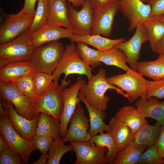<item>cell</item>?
Instances as JSON below:
<instances>
[{
  "mask_svg": "<svg viewBox=\"0 0 164 164\" xmlns=\"http://www.w3.org/2000/svg\"><path fill=\"white\" fill-rule=\"evenodd\" d=\"M106 71L101 68L88 82L80 87L78 95L83 96L86 102L98 109L105 111L110 97L105 95L109 89L114 90L118 94L127 98L125 93L116 86L110 83L106 79Z\"/></svg>",
  "mask_w": 164,
  "mask_h": 164,
  "instance_id": "1",
  "label": "cell"
},
{
  "mask_svg": "<svg viewBox=\"0 0 164 164\" xmlns=\"http://www.w3.org/2000/svg\"><path fill=\"white\" fill-rule=\"evenodd\" d=\"M70 82V80L67 81L64 79L60 84L53 81L47 90L33 103L34 114L36 115L44 113L59 119L63 108L64 89Z\"/></svg>",
  "mask_w": 164,
  "mask_h": 164,
  "instance_id": "2",
  "label": "cell"
},
{
  "mask_svg": "<svg viewBox=\"0 0 164 164\" xmlns=\"http://www.w3.org/2000/svg\"><path fill=\"white\" fill-rule=\"evenodd\" d=\"M125 73L106 77L110 83L125 92L130 104L133 103L139 97L146 99L149 81L137 71L130 68Z\"/></svg>",
  "mask_w": 164,
  "mask_h": 164,
  "instance_id": "3",
  "label": "cell"
},
{
  "mask_svg": "<svg viewBox=\"0 0 164 164\" xmlns=\"http://www.w3.org/2000/svg\"><path fill=\"white\" fill-rule=\"evenodd\" d=\"M65 48L58 40L36 47L30 60L36 71L52 74L58 66Z\"/></svg>",
  "mask_w": 164,
  "mask_h": 164,
  "instance_id": "4",
  "label": "cell"
},
{
  "mask_svg": "<svg viewBox=\"0 0 164 164\" xmlns=\"http://www.w3.org/2000/svg\"><path fill=\"white\" fill-rule=\"evenodd\" d=\"M92 68L85 63L80 56L74 43L67 44L62 59L55 70L52 74L53 81L58 82L62 74H64L66 80L70 74H77L86 75L89 80L93 75Z\"/></svg>",
  "mask_w": 164,
  "mask_h": 164,
  "instance_id": "5",
  "label": "cell"
},
{
  "mask_svg": "<svg viewBox=\"0 0 164 164\" xmlns=\"http://www.w3.org/2000/svg\"><path fill=\"white\" fill-rule=\"evenodd\" d=\"M29 28L21 35L0 45V57L12 62L30 61L35 47L29 38Z\"/></svg>",
  "mask_w": 164,
  "mask_h": 164,
  "instance_id": "6",
  "label": "cell"
},
{
  "mask_svg": "<svg viewBox=\"0 0 164 164\" xmlns=\"http://www.w3.org/2000/svg\"><path fill=\"white\" fill-rule=\"evenodd\" d=\"M34 15L19 12L6 15L0 27V44L7 43L21 35L30 28Z\"/></svg>",
  "mask_w": 164,
  "mask_h": 164,
  "instance_id": "7",
  "label": "cell"
},
{
  "mask_svg": "<svg viewBox=\"0 0 164 164\" xmlns=\"http://www.w3.org/2000/svg\"><path fill=\"white\" fill-rule=\"evenodd\" d=\"M0 132L8 142L9 147L20 155L23 162L28 163L30 155L35 150L31 141L23 138L14 129L7 113L0 116Z\"/></svg>",
  "mask_w": 164,
  "mask_h": 164,
  "instance_id": "8",
  "label": "cell"
},
{
  "mask_svg": "<svg viewBox=\"0 0 164 164\" xmlns=\"http://www.w3.org/2000/svg\"><path fill=\"white\" fill-rule=\"evenodd\" d=\"M0 95L1 101H7L10 102L16 111L23 117L31 120L38 114L36 115L33 112V102L24 95L14 83H0Z\"/></svg>",
  "mask_w": 164,
  "mask_h": 164,
  "instance_id": "9",
  "label": "cell"
},
{
  "mask_svg": "<svg viewBox=\"0 0 164 164\" xmlns=\"http://www.w3.org/2000/svg\"><path fill=\"white\" fill-rule=\"evenodd\" d=\"M87 83L85 79L79 76L75 83L69 87H66L64 89L63 108L59 119L60 135L61 137L65 136L70 118L77 104L81 101L78 96L79 90L83 85Z\"/></svg>",
  "mask_w": 164,
  "mask_h": 164,
  "instance_id": "10",
  "label": "cell"
},
{
  "mask_svg": "<svg viewBox=\"0 0 164 164\" xmlns=\"http://www.w3.org/2000/svg\"><path fill=\"white\" fill-rule=\"evenodd\" d=\"M69 122V127L62 138L64 143L72 141L86 142L90 139L91 137L88 132L90 128V119L86 116L80 102L77 104Z\"/></svg>",
  "mask_w": 164,
  "mask_h": 164,
  "instance_id": "11",
  "label": "cell"
},
{
  "mask_svg": "<svg viewBox=\"0 0 164 164\" xmlns=\"http://www.w3.org/2000/svg\"><path fill=\"white\" fill-rule=\"evenodd\" d=\"M149 41L146 30L142 24L138 26L132 37L127 41L118 43L113 47L122 50L127 58V63L130 68L136 71L137 64L140 58L142 45Z\"/></svg>",
  "mask_w": 164,
  "mask_h": 164,
  "instance_id": "12",
  "label": "cell"
},
{
  "mask_svg": "<svg viewBox=\"0 0 164 164\" xmlns=\"http://www.w3.org/2000/svg\"><path fill=\"white\" fill-rule=\"evenodd\" d=\"M68 17L73 33L91 34L93 22V12L90 0H85L79 11L67 3Z\"/></svg>",
  "mask_w": 164,
  "mask_h": 164,
  "instance_id": "13",
  "label": "cell"
},
{
  "mask_svg": "<svg viewBox=\"0 0 164 164\" xmlns=\"http://www.w3.org/2000/svg\"><path fill=\"white\" fill-rule=\"evenodd\" d=\"M76 154V160L74 164H107L105 158L107 149L99 147L91 144L89 141H70Z\"/></svg>",
  "mask_w": 164,
  "mask_h": 164,
  "instance_id": "14",
  "label": "cell"
},
{
  "mask_svg": "<svg viewBox=\"0 0 164 164\" xmlns=\"http://www.w3.org/2000/svg\"><path fill=\"white\" fill-rule=\"evenodd\" d=\"M120 9L129 22L128 30L132 31L150 16V7L141 0H120Z\"/></svg>",
  "mask_w": 164,
  "mask_h": 164,
  "instance_id": "15",
  "label": "cell"
},
{
  "mask_svg": "<svg viewBox=\"0 0 164 164\" xmlns=\"http://www.w3.org/2000/svg\"><path fill=\"white\" fill-rule=\"evenodd\" d=\"M1 102L4 107L9 122L14 129L23 138L31 141L35 135L38 117L40 114L32 119H28L19 115L9 101H5Z\"/></svg>",
  "mask_w": 164,
  "mask_h": 164,
  "instance_id": "16",
  "label": "cell"
},
{
  "mask_svg": "<svg viewBox=\"0 0 164 164\" xmlns=\"http://www.w3.org/2000/svg\"><path fill=\"white\" fill-rule=\"evenodd\" d=\"M72 29L60 26L45 25L38 30L30 33L31 41L35 47L63 38L70 39L73 34Z\"/></svg>",
  "mask_w": 164,
  "mask_h": 164,
  "instance_id": "17",
  "label": "cell"
},
{
  "mask_svg": "<svg viewBox=\"0 0 164 164\" xmlns=\"http://www.w3.org/2000/svg\"><path fill=\"white\" fill-rule=\"evenodd\" d=\"M35 71V69L30 61L10 63L0 68V83H13L19 79Z\"/></svg>",
  "mask_w": 164,
  "mask_h": 164,
  "instance_id": "18",
  "label": "cell"
},
{
  "mask_svg": "<svg viewBox=\"0 0 164 164\" xmlns=\"http://www.w3.org/2000/svg\"><path fill=\"white\" fill-rule=\"evenodd\" d=\"M135 101V106L142 116L156 120V124L164 125V101L151 96L148 100L139 97Z\"/></svg>",
  "mask_w": 164,
  "mask_h": 164,
  "instance_id": "19",
  "label": "cell"
},
{
  "mask_svg": "<svg viewBox=\"0 0 164 164\" xmlns=\"http://www.w3.org/2000/svg\"><path fill=\"white\" fill-rule=\"evenodd\" d=\"M49 14L46 25L72 29L68 17L66 0H48Z\"/></svg>",
  "mask_w": 164,
  "mask_h": 164,
  "instance_id": "20",
  "label": "cell"
},
{
  "mask_svg": "<svg viewBox=\"0 0 164 164\" xmlns=\"http://www.w3.org/2000/svg\"><path fill=\"white\" fill-rule=\"evenodd\" d=\"M120 1L117 2L104 11L92 26L91 34L110 36L113 30L115 16L120 10Z\"/></svg>",
  "mask_w": 164,
  "mask_h": 164,
  "instance_id": "21",
  "label": "cell"
},
{
  "mask_svg": "<svg viewBox=\"0 0 164 164\" xmlns=\"http://www.w3.org/2000/svg\"><path fill=\"white\" fill-rule=\"evenodd\" d=\"M71 42H82L93 46L101 51L113 48L115 45L126 41L123 37L112 39L99 34H78L73 33L69 39Z\"/></svg>",
  "mask_w": 164,
  "mask_h": 164,
  "instance_id": "22",
  "label": "cell"
},
{
  "mask_svg": "<svg viewBox=\"0 0 164 164\" xmlns=\"http://www.w3.org/2000/svg\"><path fill=\"white\" fill-rule=\"evenodd\" d=\"M114 117L120 122L129 127L135 133L143 125L148 123L136 108L130 105H125L120 108Z\"/></svg>",
  "mask_w": 164,
  "mask_h": 164,
  "instance_id": "23",
  "label": "cell"
},
{
  "mask_svg": "<svg viewBox=\"0 0 164 164\" xmlns=\"http://www.w3.org/2000/svg\"><path fill=\"white\" fill-rule=\"evenodd\" d=\"M108 125L119 150L134 142L135 133L129 127L118 121L114 117L111 119Z\"/></svg>",
  "mask_w": 164,
  "mask_h": 164,
  "instance_id": "24",
  "label": "cell"
},
{
  "mask_svg": "<svg viewBox=\"0 0 164 164\" xmlns=\"http://www.w3.org/2000/svg\"><path fill=\"white\" fill-rule=\"evenodd\" d=\"M81 101L85 104L89 116L90 128L88 133L91 137L103 131H110L109 125H106L104 121L106 114L105 111L97 108L89 104L84 97L78 95Z\"/></svg>",
  "mask_w": 164,
  "mask_h": 164,
  "instance_id": "25",
  "label": "cell"
},
{
  "mask_svg": "<svg viewBox=\"0 0 164 164\" xmlns=\"http://www.w3.org/2000/svg\"><path fill=\"white\" fill-rule=\"evenodd\" d=\"M136 69L138 72L154 81L164 79V56L159 55L154 60L138 61Z\"/></svg>",
  "mask_w": 164,
  "mask_h": 164,
  "instance_id": "26",
  "label": "cell"
},
{
  "mask_svg": "<svg viewBox=\"0 0 164 164\" xmlns=\"http://www.w3.org/2000/svg\"><path fill=\"white\" fill-rule=\"evenodd\" d=\"M162 15L150 16L142 23L148 35L150 48L154 53L157 45L164 37V22Z\"/></svg>",
  "mask_w": 164,
  "mask_h": 164,
  "instance_id": "27",
  "label": "cell"
},
{
  "mask_svg": "<svg viewBox=\"0 0 164 164\" xmlns=\"http://www.w3.org/2000/svg\"><path fill=\"white\" fill-rule=\"evenodd\" d=\"M99 135H95L89 141L91 144L99 147H105L107 152L105 158L109 164H113L119 149L117 147L111 132H104V131L100 132Z\"/></svg>",
  "mask_w": 164,
  "mask_h": 164,
  "instance_id": "28",
  "label": "cell"
},
{
  "mask_svg": "<svg viewBox=\"0 0 164 164\" xmlns=\"http://www.w3.org/2000/svg\"><path fill=\"white\" fill-rule=\"evenodd\" d=\"M60 120L45 113L39 114L36 124L35 134L49 135L54 139L60 135Z\"/></svg>",
  "mask_w": 164,
  "mask_h": 164,
  "instance_id": "29",
  "label": "cell"
},
{
  "mask_svg": "<svg viewBox=\"0 0 164 164\" xmlns=\"http://www.w3.org/2000/svg\"><path fill=\"white\" fill-rule=\"evenodd\" d=\"M162 125L146 123L135 133L134 143L147 148L154 145L160 134Z\"/></svg>",
  "mask_w": 164,
  "mask_h": 164,
  "instance_id": "30",
  "label": "cell"
},
{
  "mask_svg": "<svg viewBox=\"0 0 164 164\" xmlns=\"http://www.w3.org/2000/svg\"><path fill=\"white\" fill-rule=\"evenodd\" d=\"M147 148L135 143L119 150L113 164H137L144 151Z\"/></svg>",
  "mask_w": 164,
  "mask_h": 164,
  "instance_id": "31",
  "label": "cell"
},
{
  "mask_svg": "<svg viewBox=\"0 0 164 164\" xmlns=\"http://www.w3.org/2000/svg\"><path fill=\"white\" fill-rule=\"evenodd\" d=\"M99 60L106 65L116 66L126 72L130 68L126 64L127 61L125 54L116 48L101 51Z\"/></svg>",
  "mask_w": 164,
  "mask_h": 164,
  "instance_id": "32",
  "label": "cell"
},
{
  "mask_svg": "<svg viewBox=\"0 0 164 164\" xmlns=\"http://www.w3.org/2000/svg\"><path fill=\"white\" fill-rule=\"evenodd\" d=\"M61 138L60 136L52 142L48 153L46 164H58L64 154L69 151H74L71 145H65Z\"/></svg>",
  "mask_w": 164,
  "mask_h": 164,
  "instance_id": "33",
  "label": "cell"
},
{
  "mask_svg": "<svg viewBox=\"0 0 164 164\" xmlns=\"http://www.w3.org/2000/svg\"><path fill=\"white\" fill-rule=\"evenodd\" d=\"M76 45L78 53L85 63L92 68L101 65V62L99 60L101 51L92 49L82 42L77 43Z\"/></svg>",
  "mask_w": 164,
  "mask_h": 164,
  "instance_id": "34",
  "label": "cell"
},
{
  "mask_svg": "<svg viewBox=\"0 0 164 164\" xmlns=\"http://www.w3.org/2000/svg\"><path fill=\"white\" fill-rule=\"evenodd\" d=\"M34 19L29 28L30 33L38 30L46 24L49 14L48 0H38Z\"/></svg>",
  "mask_w": 164,
  "mask_h": 164,
  "instance_id": "35",
  "label": "cell"
},
{
  "mask_svg": "<svg viewBox=\"0 0 164 164\" xmlns=\"http://www.w3.org/2000/svg\"><path fill=\"white\" fill-rule=\"evenodd\" d=\"M33 81L36 99L45 92L53 81L52 74L35 71L33 75Z\"/></svg>",
  "mask_w": 164,
  "mask_h": 164,
  "instance_id": "36",
  "label": "cell"
},
{
  "mask_svg": "<svg viewBox=\"0 0 164 164\" xmlns=\"http://www.w3.org/2000/svg\"><path fill=\"white\" fill-rule=\"evenodd\" d=\"M33 73L26 76L13 83L24 95L33 102L36 99L33 81Z\"/></svg>",
  "mask_w": 164,
  "mask_h": 164,
  "instance_id": "37",
  "label": "cell"
},
{
  "mask_svg": "<svg viewBox=\"0 0 164 164\" xmlns=\"http://www.w3.org/2000/svg\"><path fill=\"white\" fill-rule=\"evenodd\" d=\"M139 164H164V159L159 155L155 145L147 148L141 155Z\"/></svg>",
  "mask_w": 164,
  "mask_h": 164,
  "instance_id": "38",
  "label": "cell"
},
{
  "mask_svg": "<svg viewBox=\"0 0 164 164\" xmlns=\"http://www.w3.org/2000/svg\"><path fill=\"white\" fill-rule=\"evenodd\" d=\"M53 139L43 134H35L31 141L35 150L38 149L41 153H47Z\"/></svg>",
  "mask_w": 164,
  "mask_h": 164,
  "instance_id": "39",
  "label": "cell"
},
{
  "mask_svg": "<svg viewBox=\"0 0 164 164\" xmlns=\"http://www.w3.org/2000/svg\"><path fill=\"white\" fill-rule=\"evenodd\" d=\"M120 1V0H90L93 12V25L102 12Z\"/></svg>",
  "mask_w": 164,
  "mask_h": 164,
  "instance_id": "40",
  "label": "cell"
},
{
  "mask_svg": "<svg viewBox=\"0 0 164 164\" xmlns=\"http://www.w3.org/2000/svg\"><path fill=\"white\" fill-rule=\"evenodd\" d=\"M24 163L20 155L10 147L5 150L0 152V164Z\"/></svg>",
  "mask_w": 164,
  "mask_h": 164,
  "instance_id": "41",
  "label": "cell"
},
{
  "mask_svg": "<svg viewBox=\"0 0 164 164\" xmlns=\"http://www.w3.org/2000/svg\"><path fill=\"white\" fill-rule=\"evenodd\" d=\"M153 96L158 99L164 98V79L157 81H149L146 99Z\"/></svg>",
  "mask_w": 164,
  "mask_h": 164,
  "instance_id": "42",
  "label": "cell"
},
{
  "mask_svg": "<svg viewBox=\"0 0 164 164\" xmlns=\"http://www.w3.org/2000/svg\"><path fill=\"white\" fill-rule=\"evenodd\" d=\"M147 4L150 7L149 17L164 14V0H151Z\"/></svg>",
  "mask_w": 164,
  "mask_h": 164,
  "instance_id": "43",
  "label": "cell"
},
{
  "mask_svg": "<svg viewBox=\"0 0 164 164\" xmlns=\"http://www.w3.org/2000/svg\"><path fill=\"white\" fill-rule=\"evenodd\" d=\"M157 151L162 158H164V125H162L159 136L155 145Z\"/></svg>",
  "mask_w": 164,
  "mask_h": 164,
  "instance_id": "44",
  "label": "cell"
},
{
  "mask_svg": "<svg viewBox=\"0 0 164 164\" xmlns=\"http://www.w3.org/2000/svg\"><path fill=\"white\" fill-rule=\"evenodd\" d=\"M38 0H25L24 6L19 12L34 15L35 12V5Z\"/></svg>",
  "mask_w": 164,
  "mask_h": 164,
  "instance_id": "45",
  "label": "cell"
},
{
  "mask_svg": "<svg viewBox=\"0 0 164 164\" xmlns=\"http://www.w3.org/2000/svg\"><path fill=\"white\" fill-rule=\"evenodd\" d=\"M9 144L7 141L0 134V152L3 151L9 147Z\"/></svg>",
  "mask_w": 164,
  "mask_h": 164,
  "instance_id": "46",
  "label": "cell"
},
{
  "mask_svg": "<svg viewBox=\"0 0 164 164\" xmlns=\"http://www.w3.org/2000/svg\"><path fill=\"white\" fill-rule=\"evenodd\" d=\"M155 53L164 56V37L159 42L156 47Z\"/></svg>",
  "mask_w": 164,
  "mask_h": 164,
  "instance_id": "47",
  "label": "cell"
},
{
  "mask_svg": "<svg viewBox=\"0 0 164 164\" xmlns=\"http://www.w3.org/2000/svg\"><path fill=\"white\" fill-rule=\"evenodd\" d=\"M48 157L47 153H41L39 159L36 161L32 163V164H46Z\"/></svg>",
  "mask_w": 164,
  "mask_h": 164,
  "instance_id": "48",
  "label": "cell"
},
{
  "mask_svg": "<svg viewBox=\"0 0 164 164\" xmlns=\"http://www.w3.org/2000/svg\"><path fill=\"white\" fill-rule=\"evenodd\" d=\"M68 3L72 4L75 7L82 6L84 5L85 0H66Z\"/></svg>",
  "mask_w": 164,
  "mask_h": 164,
  "instance_id": "49",
  "label": "cell"
},
{
  "mask_svg": "<svg viewBox=\"0 0 164 164\" xmlns=\"http://www.w3.org/2000/svg\"><path fill=\"white\" fill-rule=\"evenodd\" d=\"M144 3H147L148 2L151 0H141Z\"/></svg>",
  "mask_w": 164,
  "mask_h": 164,
  "instance_id": "50",
  "label": "cell"
},
{
  "mask_svg": "<svg viewBox=\"0 0 164 164\" xmlns=\"http://www.w3.org/2000/svg\"><path fill=\"white\" fill-rule=\"evenodd\" d=\"M162 19L164 22V14L162 15Z\"/></svg>",
  "mask_w": 164,
  "mask_h": 164,
  "instance_id": "51",
  "label": "cell"
}]
</instances>
